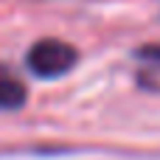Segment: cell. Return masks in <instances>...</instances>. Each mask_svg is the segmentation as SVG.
Segmentation results:
<instances>
[{"label": "cell", "mask_w": 160, "mask_h": 160, "mask_svg": "<svg viewBox=\"0 0 160 160\" xmlns=\"http://www.w3.org/2000/svg\"><path fill=\"white\" fill-rule=\"evenodd\" d=\"M79 62V51L62 39H39L28 48L25 65L39 79H56Z\"/></svg>", "instance_id": "cell-1"}, {"label": "cell", "mask_w": 160, "mask_h": 160, "mask_svg": "<svg viewBox=\"0 0 160 160\" xmlns=\"http://www.w3.org/2000/svg\"><path fill=\"white\" fill-rule=\"evenodd\" d=\"M135 53H138V59H143V62L160 68V45H143V48H138Z\"/></svg>", "instance_id": "cell-3"}, {"label": "cell", "mask_w": 160, "mask_h": 160, "mask_svg": "<svg viewBox=\"0 0 160 160\" xmlns=\"http://www.w3.org/2000/svg\"><path fill=\"white\" fill-rule=\"evenodd\" d=\"M25 98H28L25 84L6 65H0V110H20Z\"/></svg>", "instance_id": "cell-2"}]
</instances>
